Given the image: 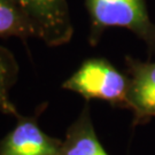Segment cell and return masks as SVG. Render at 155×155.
Listing matches in <instances>:
<instances>
[{
	"label": "cell",
	"mask_w": 155,
	"mask_h": 155,
	"mask_svg": "<svg viewBox=\"0 0 155 155\" xmlns=\"http://www.w3.org/2000/svg\"><path fill=\"white\" fill-rule=\"evenodd\" d=\"M27 14L37 38L51 47L69 43L74 35L67 0H14Z\"/></svg>",
	"instance_id": "obj_3"
},
{
	"label": "cell",
	"mask_w": 155,
	"mask_h": 155,
	"mask_svg": "<svg viewBox=\"0 0 155 155\" xmlns=\"http://www.w3.org/2000/svg\"><path fill=\"white\" fill-rule=\"evenodd\" d=\"M90 18L89 43L99 44L107 29L123 28L144 41L155 56V23L150 20L146 0H85Z\"/></svg>",
	"instance_id": "obj_1"
},
{
	"label": "cell",
	"mask_w": 155,
	"mask_h": 155,
	"mask_svg": "<svg viewBox=\"0 0 155 155\" xmlns=\"http://www.w3.org/2000/svg\"><path fill=\"white\" fill-rule=\"evenodd\" d=\"M47 104L30 116L17 115L15 127L0 140V155H59L62 140L45 133L38 124Z\"/></svg>",
	"instance_id": "obj_4"
},
{
	"label": "cell",
	"mask_w": 155,
	"mask_h": 155,
	"mask_svg": "<svg viewBox=\"0 0 155 155\" xmlns=\"http://www.w3.org/2000/svg\"><path fill=\"white\" fill-rule=\"evenodd\" d=\"M59 155H109L95 133L89 104L68 127Z\"/></svg>",
	"instance_id": "obj_6"
},
{
	"label": "cell",
	"mask_w": 155,
	"mask_h": 155,
	"mask_svg": "<svg viewBox=\"0 0 155 155\" xmlns=\"http://www.w3.org/2000/svg\"><path fill=\"white\" fill-rule=\"evenodd\" d=\"M125 66L130 79L129 109L136 124L145 123L155 116V61L127 56Z\"/></svg>",
	"instance_id": "obj_5"
},
{
	"label": "cell",
	"mask_w": 155,
	"mask_h": 155,
	"mask_svg": "<svg viewBox=\"0 0 155 155\" xmlns=\"http://www.w3.org/2000/svg\"><path fill=\"white\" fill-rule=\"evenodd\" d=\"M62 89L82 95L86 101L101 100L129 109V76L102 58H91L62 84Z\"/></svg>",
	"instance_id": "obj_2"
},
{
	"label": "cell",
	"mask_w": 155,
	"mask_h": 155,
	"mask_svg": "<svg viewBox=\"0 0 155 155\" xmlns=\"http://www.w3.org/2000/svg\"><path fill=\"white\" fill-rule=\"evenodd\" d=\"M0 37H16L23 41L37 38L31 21L14 0H0Z\"/></svg>",
	"instance_id": "obj_7"
},
{
	"label": "cell",
	"mask_w": 155,
	"mask_h": 155,
	"mask_svg": "<svg viewBox=\"0 0 155 155\" xmlns=\"http://www.w3.org/2000/svg\"><path fill=\"white\" fill-rule=\"evenodd\" d=\"M18 63L14 54L8 48L0 46V113L17 116L16 106L9 97L12 87L18 78Z\"/></svg>",
	"instance_id": "obj_8"
}]
</instances>
